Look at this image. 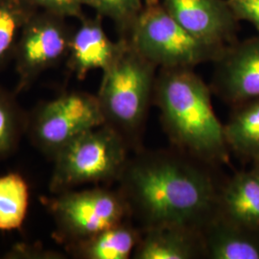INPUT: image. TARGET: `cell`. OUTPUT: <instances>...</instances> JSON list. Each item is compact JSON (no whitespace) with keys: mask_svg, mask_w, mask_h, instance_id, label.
<instances>
[{"mask_svg":"<svg viewBox=\"0 0 259 259\" xmlns=\"http://www.w3.org/2000/svg\"><path fill=\"white\" fill-rule=\"evenodd\" d=\"M119 39L120 49L103 70L96 97L105 124L115 130L132 147L154 97L157 67L141 55L127 38Z\"/></svg>","mask_w":259,"mask_h":259,"instance_id":"3","label":"cell"},{"mask_svg":"<svg viewBox=\"0 0 259 259\" xmlns=\"http://www.w3.org/2000/svg\"><path fill=\"white\" fill-rule=\"evenodd\" d=\"M141 232L125 220L65 248L76 258L128 259L133 256Z\"/></svg>","mask_w":259,"mask_h":259,"instance_id":"15","label":"cell"},{"mask_svg":"<svg viewBox=\"0 0 259 259\" xmlns=\"http://www.w3.org/2000/svg\"><path fill=\"white\" fill-rule=\"evenodd\" d=\"M236 19L248 21L259 34V0H227Z\"/></svg>","mask_w":259,"mask_h":259,"instance_id":"22","label":"cell"},{"mask_svg":"<svg viewBox=\"0 0 259 259\" xmlns=\"http://www.w3.org/2000/svg\"><path fill=\"white\" fill-rule=\"evenodd\" d=\"M53 195L46 198L44 204L55 224L53 236L65 247L85 240L130 217L118 190L96 187Z\"/></svg>","mask_w":259,"mask_h":259,"instance_id":"6","label":"cell"},{"mask_svg":"<svg viewBox=\"0 0 259 259\" xmlns=\"http://www.w3.org/2000/svg\"><path fill=\"white\" fill-rule=\"evenodd\" d=\"M125 38L159 68H194L205 62H215L226 48L205 44L192 36L161 2L145 4Z\"/></svg>","mask_w":259,"mask_h":259,"instance_id":"5","label":"cell"},{"mask_svg":"<svg viewBox=\"0 0 259 259\" xmlns=\"http://www.w3.org/2000/svg\"><path fill=\"white\" fill-rule=\"evenodd\" d=\"M105 124L96 95L64 93L40 104L28 116L26 134L33 145L51 159L75 138Z\"/></svg>","mask_w":259,"mask_h":259,"instance_id":"7","label":"cell"},{"mask_svg":"<svg viewBox=\"0 0 259 259\" xmlns=\"http://www.w3.org/2000/svg\"><path fill=\"white\" fill-rule=\"evenodd\" d=\"M154 98L167 134L180 148L205 163L228 160L230 149L210 90L193 68H160Z\"/></svg>","mask_w":259,"mask_h":259,"instance_id":"2","label":"cell"},{"mask_svg":"<svg viewBox=\"0 0 259 259\" xmlns=\"http://www.w3.org/2000/svg\"><path fill=\"white\" fill-rule=\"evenodd\" d=\"M156 2H160V0H145V4H151V3H156Z\"/></svg>","mask_w":259,"mask_h":259,"instance_id":"25","label":"cell"},{"mask_svg":"<svg viewBox=\"0 0 259 259\" xmlns=\"http://www.w3.org/2000/svg\"><path fill=\"white\" fill-rule=\"evenodd\" d=\"M224 125L229 149L252 162L259 158V98L235 106Z\"/></svg>","mask_w":259,"mask_h":259,"instance_id":"16","label":"cell"},{"mask_svg":"<svg viewBox=\"0 0 259 259\" xmlns=\"http://www.w3.org/2000/svg\"><path fill=\"white\" fill-rule=\"evenodd\" d=\"M37 11L27 0H0V69L13 60L20 32Z\"/></svg>","mask_w":259,"mask_h":259,"instance_id":"18","label":"cell"},{"mask_svg":"<svg viewBox=\"0 0 259 259\" xmlns=\"http://www.w3.org/2000/svg\"><path fill=\"white\" fill-rule=\"evenodd\" d=\"M65 19L37 11L22 28L13 58L18 75L17 93L27 90L45 71L66 58L73 31Z\"/></svg>","mask_w":259,"mask_h":259,"instance_id":"8","label":"cell"},{"mask_svg":"<svg viewBox=\"0 0 259 259\" xmlns=\"http://www.w3.org/2000/svg\"><path fill=\"white\" fill-rule=\"evenodd\" d=\"M93 3L97 15L111 19L120 37H127L144 8L145 0H93Z\"/></svg>","mask_w":259,"mask_h":259,"instance_id":"20","label":"cell"},{"mask_svg":"<svg viewBox=\"0 0 259 259\" xmlns=\"http://www.w3.org/2000/svg\"><path fill=\"white\" fill-rule=\"evenodd\" d=\"M6 255L8 258H62V254L55 251L22 245L20 247H14Z\"/></svg>","mask_w":259,"mask_h":259,"instance_id":"23","label":"cell"},{"mask_svg":"<svg viewBox=\"0 0 259 259\" xmlns=\"http://www.w3.org/2000/svg\"><path fill=\"white\" fill-rule=\"evenodd\" d=\"M167 12L192 36L214 47L232 45L236 19L227 0H160Z\"/></svg>","mask_w":259,"mask_h":259,"instance_id":"10","label":"cell"},{"mask_svg":"<svg viewBox=\"0 0 259 259\" xmlns=\"http://www.w3.org/2000/svg\"><path fill=\"white\" fill-rule=\"evenodd\" d=\"M213 87L234 106L259 98V34L226 47L215 61Z\"/></svg>","mask_w":259,"mask_h":259,"instance_id":"9","label":"cell"},{"mask_svg":"<svg viewBox=\"0 0 259 259\" xmlns=\"http://www.w3.org/2000/svg\"><path fill=\"white\" fill-rule=\"evenodd\" d=\"M29 185L18 173L0 177V231L19 229L27 215Z\"/></svg>","mask_w":259,"mask_h":259,"instance_id":"17","label":"cell"},{"mask_svg":"<svg viewBox=\"0 0 259 259\" xmlns=\"http://www.w3.org/2000/svg\"><path fill=\"white\" fill-rule=\"evenodd\" d=\"M117 182L130 217L142 231L168 226L200 231L215 214L219 187L191 158L168 152L140 153L129 157Z\"/></svg>","mask_w":259,"mask_h":259,"instance_id":"1","label":"cell"},{"mask_svg":"<svg viewBox=\"0 0 259 259\" xmlns=\"http://www.w3.org/2000/svg\"><path fill=\"white\" fill-rule=\"evenodd\" d=\"M135 259L204 258L201 232L183 227H156L143 230L135 248Z\"/></svg>","mask_w":259,"mask_h":259,"instance_id":"13","label":"cell"},{"mask_svg":"<svg viewBox=\"0 0 259 259\" xmlns=\"http://www.w3.org/2000/svg\"><path fill=\"white\" fill-rule=\"evenodd\" d=\"M215 214L226 221L259 232V176L239 172L219 187Z\"/></svg>","mask_w":259,"mask_h":259,"instance_id":"12","label":"cell"},{"mask_svg":"<svg viewBox=\"0 0 259 259\" xmlns=\"http://www.w3.org/2000/svg\"><path fill=\"white\" fill-rule=\"evenodd\" d=\"M35 8L46 11L65 19H82L83 7L93 8V0H27Z\"/></svg>","mask_w":259,"mask_h":259,"instance_id":"21","label":"cell"},{"mask_svg":"<svg viewBox=\"0 0 259 259\" xmlns=\"http://www.w3.org/2000/svg\"><path fill=\"white\" fill-rule=\"evenodd\" d=\"M28 115L13 93L0 85V160L11 156L27 132Z\"/></svg>","mask_w":259,"mask_h":259,"instance_id":"19","label":"cell"},{"mask_svg":"<svg viewBox=\"0 0 259 259\" xmlns=\"http://www.w3.org/2000/svg\"><path fill=\"white\" fill-rule=\"evenodd\" d=\"M200 232L204 258L259 259V232L242 228L214 214Z\"/></svg>","mask_w":259,"mask_h":259,"instance_id":"14","label":"cell"},{"mask_svg":"<svg viewBox=\"0 0 259 259\" xmlns=\"http://www.w3.org/2000/svg\"><path fill=\"white\" fill-rule=\"evenodd\" d=\"M130 148L124 138L106 124L84 132L52 158L50 192L117 181L129 159Z\"/></svg>","mask_w":259,"mask_h":259,"instance_id":"4","label":"cell"},{"mask_svg":"<svg viewBox=\"0 0 259 259\" xmlns=\"http://www.w3.org/2000/svg\"><path fill=\"white\" fill-rule=\"evenodd\" d=\"M80 25L72 32L67 67L79 80L91 71L107 68L120 49L121 41H112L103 27L102 17L80 19Z\"/></svg>","mask_w":259,"mask_h":259,"instance_id":"11","label":"cell"},{"mask_svg":"<svg viewBox=\"0 0 259 259\" xmlns=\"http://www.w3.org/2000/svg\"><path fill=\"white\" fill-rule=\"evenodd\" d=\"M257 176H259V158L256 159L255 161H253V167L251 169Z\"/></svg>","mask_w":259,"mask_h":259,"instance_id":"24","label":"cell"}]
</instances>
